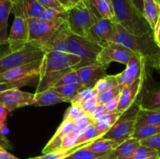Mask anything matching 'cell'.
Returning a JSON list of instances; mask_svg holds the SVG:
<instances>
[{"instance_id":"obj_1","label":"cell","mask_w":160,"mask_h":159,"mask_svg":"<svg viewBox=\"0 0 160 159\" xmlns=\"http://www.w3.org/2000/svg\"><path fill=\"white\" fill-rule=\"evenodd\" d=\"M112 42L120 44L145 59V64L154 68L160 67V48L156 43L152 33L134 35L116 23Z\"/></svg>"},{"instance_id":"obj_2","label":"cell","mask_w":160,"mask_h":159,"mask_svg":"<svg viewBox=\"0 0 160 159\" xmlns=\"http://www.w3.org/2000/svg\"><path fill=\"white\" fill-rule=\"evenodd\" d=\"M115 22L130 34L143 35L152 30L132 0H111Z\"/></svg>"},{"instance_id":"obj_3","label":"cell","mask_w":160,"mask_h":159,"mask_svg":"<svg viewBox=\"0 0 160 159\" xmlns=\"http://www.w3.org/2000/svg\"><path fill=\"white\" fill-rule=\"evenodd\" d=\"M100 18L88 0H81L66 11V23L70 33L86 37L89 30Z\"/></svg>"},{"instance_id":"obj_4","label":"cell","mask_w":160,"mask_h":159,"mask_svg":"<svg viewBox=\"0 0 160 159\" xmlns=\"http://www.w3.org/2000/svg\"><path fill=\"white\" fill-rule=\"evenodd\" d=\"M44 55L45 51L40 45L29 41L16 48L7 47L6 49L0 51V74L11 69L42 59Z\"/></svg>"},{"instance_id":"obj_5","label":"cell","mask_w":160,"mask_h":159,"mask_svg":"<svg viewBox=\"0 0 160 159\" xmlns=\"http://www.w3.org/2000/svg\"><path fill=\"white\" fill-rule=\"evenodd\" d=\"M139 109V101L136 100L135 102L131 107L121 113L110 129L100 138L112 140L122 143L125 140L131 137L135 129Z\"/></svg>"},{"instance_id":"obj_6","label":"cell","mask_w":160,"mask_h":159,"mask_svg":"<svg viewBox=\"0 0 160 159\" xmlns=\"http://www.w3.org/2000/svg\"><path fill=\"white\" fill-rule=\"evenodd\" d=\"M102 47L85 37L70 34L67 39V52L81 58V62L74 69L96 62L97 55Z\"/></svg>"},{"instance_id":"obj_7","label":"cell","mask_w":160,"mask_h":159,"mask_svg":"<svg viewBox=\"0 0 160 159\" xmlns=\"http://www.w3.org/2000/svg\"><path fill=\"white\" fill-rule=\"evenodd\" d=\"M65 20L66 18H58L52 20H45L39 18L28 19V41L40 45L42 48Z\"/></svg>"},{"instance_id":"obj_8","label":"cell","mask_w":160,"mask_h":159,"mask_svg":"<svg viewBox=\"0 0 160 159\" xmlns=\"http://www.w3.org/2000/svg\"><path fill=\"white\" fill-rule=\"evenodd\" d=\"M80 62L81 58L70 53H45L41 62L39 77L52 72L74 69Z\"/></svg>"},{"instance_id":"obj_9","label":"cell","mask_w":160,"mask_h":159,"mask_svg":"<svg viewBox=\"0 0 160 159\" xmlns=\"http://www.w3.org/2000/svg\"><path fill=\"white\" fill-rule=\"evenodd\" d=\"M42 59L11 69L0 74V82H26L28 84L39 77Z\"/></svg>"},{"instance_id":"obj_10","label":"cell","mask_w":160,"mask_h":159,"mask_svg":"<svg viewBox=\"0 0 160 159\" xmlns=\"http://www.w3.org/2000/svg\"><path fill=\"white\" fill-rule=\"evenodd\" d=\"M135 53L131 50L120 44L115 42H109L102 47L100 52L97 55L96 62L101 64H109L111 62H120V63H128L130 58Z\"/></svg>"},{"instance_id":"obj_11","label":"cell","mask_w":160,"mask_h":159,"mask_svg":"<svg viewBox=\"0 0 160 159\" xmlns=\"http://www.w3.org/2000/svg\"><path fill=\"white\" fill-rule=\"evenodd\" d=\"M34 94L22 91L20 89H10L0 93V106L8 112H12L19 108L32 105Z\"/></svg>"},{"instance_id":"obj_12","label":"cell","mask_w":160,"mask_h":159,"mask_svg":"<svg viewBox=\"0 0 160 159\" xmlns=\"http://www.w3.org/2000/svg\"><path fill=\"white\" fill-rule=\"evenodd\" d=\"M115 29V21L109 19L99 18L91 27L85 37L103 47L109 42H112Z\"/></svg>"},{"instance_id":"obj_13","label":"cell","mask_w":160,"mask_h":159,"mask_svg":"<svg viewBox=\"0 0 160 159\" xmlns=\"http://www.w3.org/2000/svg\"><path fill=\"white\" fill-rule=\"evenodd\" d=\"M109 65L108 64H101L96 62L74 70L83 87L84 89L93 88L100 79L107 75L106 70Z\"/></svg>"},{"instance_id":"obj_14","label":"cell","mask_w":160,"mask_h":159,"mask_svg":"<svg viewBox=\"0 0 160 159\" xmlns=\"http://www.w3.org/2000/svg\"><path fill=\"white\" fill-rule=\"evenodd\" d=\"M145 79V73L140 77L134 80L131 84L123 87L120 94L117 112L123 113L128 108L131 107L137 100L139 93L143 87L144 81Z\"/></svg>"},{"instance_id":"obj_15","label":"cell","mask_w":160,"mask_h":159,"mask_svg":"<svg viewBox=\"0 0 160 159\" xmlns=\"http://www.w3.org/2000/svg\"><path fill=\"white\" fill-rule=\"evenodd\" d=\"M70 34L65 20L42 47L45 53H68L67 39Z\"/></svg>"},{"instance_id":"obj_16","label":"cell","mask_w":160,"mask_h":159,"mask_svg":"<svg viewBox=\"0 0 160 159\" xmlns=\"http://www.w3.org/2000/svg\"><path fill=\"white\" fill-rule=\"evenodd\" d=\"M28 41V26L27 19L15 17L8 35L6 46L9 48H16Z\"/></svg>"},{"instance_id":"obj_17","label":"cell","mask_w":160,"mask_h":159,"mask_svg":"<svg viewBox=\"0 0 160 159\" xmlns=\"http://www.w3.org/2000/svg\"><path fill=\"white\" fill-rule=\"evenodd\" d=\"M45 7L36 0H17L13 2L11 12L14 17L24 19L38 18Z\"/></svg>"},{"instance_id":"obj_18","label":"cell","mask_w":160,"mask_h":159,"mask_svg":"<svg viewBox=\"0 0 160 159\" xmlns=\"http://www.w3.org/2000/svg\"><path fill=\"white\" fill-rule=\"evenodd\" d=\"M74 121H68V120L62 121V123L58 127V129H56V132L51 138V140L47 143L45 147L43 148L42 154H47L48 152L59 149L62 139L66 136L68 135L69 133L73 132V129H74Z\"/></svg>"},{"instance_id":"obj_19","label":"cell","mask_w":160,"mask_h":159,"mask_svg":"<svg viewBox=\"0 0 160 159\" xmlns=\"http://www.w3.org/2000/svg\"><path fill=\"white\" fill-rule=\"evenodd\" d=\"M34 94V101L32 105L36 107L51 106L59 103L66 102L63 97L61 96L52 88L47 89L41 92H35Z\"/></svg>"},{"instance_id":"obj_20","label":"cell","mask_w":160,"mask_h":159,"mask_svg":"<svg viewBox=\"0 0 160 159\" xmlns=\"http://www.w3.org/2000/svg\"><path fill=\"white\" fill-rule=\"evenodd\" d=\"M13 2L9 0L0 1V46L7 44L8 20Z\"/></svg>"},{"instance_id":"obj_21","label":"cell","mask_w":160,"mask_h":159,"mask_svg":"<svg viewBox=\"0 0 160 159\" xmlns=\"http://www.w3.org/2000/svg\"><path fill=\"white\" fill-rule=\"evenodd\" d=\"M140 144V141L137 139L130 137L112 151V154L115 159H131L134 151Z\"/></svg>"},{"instance_id":"obj_22","label":"cell","mask_w":160,"mask_h":159,"mask_svg":"<svg viewBox=\"0 0 160 159\" xmlns=\"http://www.w3.org/2000/svg\"><path fill=\"white\" fill-rule=\"evenodd\" d=\"M145 59L139 55H133L126 64L124 71L132 80L138 79L145 73Z\"/></svg>"},{"instance_id":"obj_23","label":"cell","mask_w":160,"mask_h":159,"mask_svg":"<svg viewBox=\"0 0 160 159\" xmlns=\"http://www.w3.org/2000/svg\"><path fill=\"white\" fill-rule=\"evenodd\" d=\"M142 14L153 31L160 17V6L154 0H142Z\"/></svg>"},{"instance_id":"obj_24","label":"cell","mask_w":160,"mask_h":159,"mask_svg":"<svg viewBox=\"0 0 160 159\" xmlns=\"http://www.w3.org/2000/svg\"><path fill=\"white\" fill-rule=\"evenodd\" d=\"M139 105L142 109L160 112V88L144 92Z\"/></svg>"},{"instance_id":"obj_25","label":"cell","mask_w":160,"mask_h":159,"mask_svg":"<svg viewBox=\"0 0 160 159\" xmlns=\"http://www.w3.org/2000/svg\"><path fill=\"white\" fill-rule=\"evenodd\" d=\"M121 143L112 140H106V139L98 138L90 143L84 145V147L90 151L101 154H106L113 151Z\"/></svg>"},{"instance_id":"obj_26","label":"cell","mask_w":160,"mask_h":159,"mask_svg":"<svg viewBox=\"0 0 160 159\" xmlns=\"http://www.w3.org/2000/svg\"><path fill=\"white\" fill-rule=\"evenodd\" d=\"M145 125L160 126V112L146 110L140 108L138 114L135 127Z\"/></svg>"},{"instance_id":"obj_27","label":"cell","mask_w":160,"mask_h":159,"mask_svg":"<svg viewBox=\"0 0 160 159\" xmlns=\"http://www.w3.org/2000/svg\"><path fill=\"white\" fill-rule=\"evenodd\" d=\"M96 10L100 18L109 19L115 21L113 7L111 0H88Z\"/></svg>"},{"instance_id":"obj_28","label":"cell","mask_w":160,"mask_h":159,"mask_svg":"<svg viewBox=\"0 0 160 159\" xmlns=\"http://www.w3.org/2000/svg\"><path fill=\"white\" fill-rule=\"evenodd\" d=\"M121 113L120 112H114V113H106V115L96 119L94 123L95 126L98 129L102 135H104L107 131L110 129L116 123L117 118L120 117Z\"/></svg>"},{"instance_id":"obj_29","label":"cell","mask_w":160,"mask_h":159,"mask_svg":"<svg viewBox=\"0 0 160 159\" xmlns=\"http://www.w3.org/2000/svg\"><path fill=\"white\" fill-rule=\"evenodd\" d=\"M102 136V134L98 131L95 124H92L89 126L85 130L81 132L78 137L75 143V147H83L87 143L99 138Z\"/></svg>"},{"instance_id":"obj_30","label":"cell","mask_w":160,"mask_h":159,"mask_svg":"<svg viewBox=\"0 0 160 159\" xmlns=\"http://www.w3.org/2000/svg\"><path fill=\"white\" fill-rule=\"evenodd\" d=\"M54 90H56L58 94L63 97L66 100V102H70L74 96H76L80 91L84 90V87L81 85V83L73 84H67V85L59 86V87H52Z\"/></svg>"},{"instance_id":"obj_31","label":"cell","mask_w":160,"mask_h":159,"mask_svg":"<svg viewBox=\"0 0 160 159\" xmlns=\"http://www.w3.org/2000/svg\"><path fill=\"white\" fill-rule=\"evenodd\" d=\"M159 133H160V126L145 125V126H136L131 137L141 141Z\"/></svg>"},{"instance_id":"obj_32","label":"cell","mask_w":160,"mask_h":159,"mask_svg":"<svg viewBox=\"0 0 160 159\" xmlns=\"http://www.w3.org/2000/svg\"><path fill=\"white\" fill-rule=\"evenodd\" d=\"M118 86V82H117L116 75H106L96 83L94 89L98 94L105 91V90H109V89L114 88Z\"/></svg>"},{"instance_id":"obj_33","label":"cell","mask_w":160,"mask_h":159,"mask_svg":"<svg viewBox=\"0 0 160 159\" xmlns=\"http://www.w3.org/2000/svg\"><path fill=\"white\" fill-rule=\"evenodd\" d=\"M105 154H106L94 152L83 146L82 147L78 148V150L73 151L64 159H99Z\"/></svg>"},{"instance_id":"obj_34","label":"cell","mask_w":160,"mask_h":159,"mask_svg":"<svg viewBox=\"0 0 160 159\" xmlns=\"http://www.w3.org/2000/svg\"><path fill=\"white\" fill-rule=\"evenodd\" d=\"M159 154L153 148L140 144L136 149L131 159H159Z\"/></svg>"},{"instance_id":"obj_35","label":"cell","mask_w":160,"mask_h":159,"mask_svg":"<svg viewBox=\"0 0 160 159\" xmlns=\"http://www.w3.org/2000/svg\"><path fill=\"white\" fill-rule=\"evenodd\" d=\"M80 148V147H76L70 148V149H62V148H59V149L56 150V151H51L47 154H44L42 155L38 156L39 159H64L67 157V156L70 155L71 153L75 151Z\"/></svg>"},{"instance_id":"obj_36","label":"cell","mask_w":160,"mask_h":159,"mask_svg":"<svg viewBox=\"0 0 160 159\" xmlns=\"http://www.w3.org/2000/svg\"><path fill=\"white\" fill-rule=\"evenodd\" d=\"M85 115L79 104H71V105L66 110L65 114L63 115L62 121L68 120V121H75L81 117Z\"/></svg>"},{"instance_id":"obj_37","label":"cell","mask_w":160,"mask_h":159,"mask_svg":"<svg viewBox=\"0 0 160 159\" xmlns=\"http://www.w3.org/2000/svg\"><path fill=\"white\" fill-rule=\"evenodd\" d=\"M120 91H121V88L118 86V87L105 90V91L101 92V93H98L96 94V99L97 101H98V104H105L108 101L112 100V98L117 97L118 94H120Z\"/></svg>"},{"instance_id":"obj_38","label":"cell","mask_w":160,"mask_h":159,"mask_svg":"<svg viewBox=\"0 0 160 159\" xmlns=\"http://www.w3.org/2000/svg\"><path fill=\"white\" fill-rule=\"evenodd\" d=\"M95 123V120L92 118L91 116L87 115H84V116L81 117L78 119L75 120V126L74 129H73V132L74 133H76L77 135L79 136L81 132H84L89 126L94 124Z\"/></svg>"},{"instance_id":"obj_39","label":"cell","mask_w":160,"mask_h":159,"mask_svg":"<svg viewBox=\"0 0 160 159\" xmlns=\"http://www.w3.org/2000/svg\"><path fill=\"white\" fill-rule=\"evenodd\" d=\"M67 11V10H66ZM66 11H61L54 8H45L38 18L45 20H52L58 18H66Z\"/></svg>"},{"instance_id":"obj_40","label":"cell","mask_w":160,"mask_h":159,"mask_svg":"<svg viewBox=\"0 0 160 159\" xmlns=\"http://www.w3.org/2000/svg\"><path fill=\"white\" fill-rule=\"evenodd\" d=\"M78 83H80L79 77H78V74H77L76 70L73 69L71 71H70L69 73L63 75V76L59 79V80L53 86V87H59V86L62 85H67V84H78Z\"/></svg>"},{"instance_id":"obj_41","label":"cell","mask_w":160,"mask_h":159,"mask_svg":"<svg viewBox=\"0 0 160 159\" xmlns=\"http://www.w3.org/2000/svg\"><path fill=\"white\" fill-rule=\"evenodd\" d=\"M79 105L81 106V108L83 109V111H84L85 115L91 116V115H92V113L95 112V108H96L97 105H98L96 95L84 100V101L80 103Z\"/></svg>"},{"instance_id":"obj_42","label":"cell","mask_w":160,"mask_h":159,"mask_svg":"<svg viewBox=\"0 0 160 159\" xmlns=\"http://www.w3.org/2000/svg\"><path fill=\"white\" fill-rule=\"evenodd\" d=\"M97 94V92L95 91V90L93 88H86L82 90L81 91H80L76 96H74L73 98V99L71 100L70 103L71 104H79L80 103L84 101V100L88 99L89 98H92V97L95 96Z\"/></svg>"},{"instance_id":"obj_43","label":"cell","mask_w":160,"mask_h":159,"mask_svg":"<svg viewBox=\"0 0 160 159\" xmlns=\"http://www.w3.org/2000/svg\"><path fill=\"white\" fill-rule=\"evenodd\" d=\"M140 143L141 144L149 147H152L156 150L158 152V154H159L160 157V133L156 134V135L149 137V138L141 140Z\"/></svg>"},{"instance_id":"obj_44","label":"cell","mask_w":160,"mask_h":159,"mask_svg":"<svg viewBox=\"0 0 160 159\" xmlns=\"http://www.w3.org/2000/svg\"><path fill=\"white\" fill-rule=\"evenodd\" d=\"M28 84L26 82H0V93L10 89H20V87Z\"/></svg>"},{"instance_id":"obj_45","label":"cell","mask_w":160,"mask_h":159,"mask_svg":"<svg viewBox=\"0 0 160 159\" xmlns=\"http://www.w3.org/2000/svg\"><path fill=\"white\" fill-rule=\"evenodd\" d=\"M117 76V82H118L119 87H120V88H123V87H126V86L129 85L134 80L131 79L129 76H128V74L126 73V72L123 70V72H121L120 73H118V74L116 75Z\"/></svg>"},{"instance_id":"obj_46","label":"cell","mask_w":160,"mask_h":159,"mask_svg":"<svg viewBox=\"0 0 160 159\" xmlns=\"http://www.w3.org/2000/svg\"><path fill=\"white\" fill-rule=\"evenodd\" d=\"M45 8H54L61 11H66V9L58 2V0H36Z\"/></svg>"},{"instance_id":"obj_47","label":"cell","mask_w":160,"mask_h":159,"mask_svg":"<svg viewBox=\"0 0 160 159\" xmlns=\"http://www.w3.org/2000/svg\"><path fill=\"white\" fill-rule=\"evenodd\" d=\"M119 100H120V94H118L117 97L113 98L112 100H110V101H109L107 103H106V104H104L107 113H114V112H117Z\"/></svg>"},{"instance_id":"obj_48","label":"cell","mask_w":160,"mask_h":159,"mask_svg":"<svg viewBox=\"0 0 160 159\" xmlns=\"http://www.w3.org/2000/svg\"><path fill=\"white\" fill-rule=\"evenodd\" d=\"M8 113L9 112L6 108L0 106V132L3 134H4V130L6 129V121L7 118Z\"/></svg>"},{"instance_id":"obj_49","label":"cell","mask_w":160,"mask_h":159,"mask_svg":"<svg viewBox=\"0 0 160 159\" xmlns=\"http://www.w3.org/2000/svg\"><path fill=\"white\" fill-rule=\"evenodd\" d=\"M106 113H107V112H106V108H105L104 104H98L95 112L92 113V115H91V117H92V118L95 121V120L98 119V118L102 117V115H106Z\"/></svg>"},{"instance_id":"obj_50","label":"cell","mask_w":160,"mask_h":159,"mask_svg":"<svg viewBox=\"0 0 160 159\" xmlns=\"http://www.w3.org/2000/svg\"><path fill=\"white\" fill-rule=\"evenodd\" d=\"M153 36H154L155 41L160 48V17L157 23H156V26H155L154 30H153Z\"/></svg>"},{"instance_id":"obj_51","label":"cell","mask_w":160,"mask_h":159,"mask_svg":"<svg viewBox=\"0 0 160 159\" xmlns=\"http://www.w3.org/2000/svg\"><path fill=\"white\" fill-rule=\"evenodd\" d=\"M0 159H19L18 157H15L14 155H12V154H10L9 152H8L6 151V149L5 147H3L2 146L0 145Z\"/></svg>"},{"instance_id":"obj_52","label":"cell","mask_w":160,"mask_h":159,"mask_svg":"<svg viewBox=\"0 0 160 159\" xmlns=\"http://www.w3.org/2000/svg\"><path fill=\"white\" fill-rule=\"evenodd\" d=\"M0 145L2 146L3 147L6 148H10L11 147V144L9 143V140L6 137V136L4 135L3 133H2L0 132Z\"/></svg>"},{"instance_id":"obj_53","label":"cell","mask_w":160,"mask_h":159,"mask_svg":"<svg viewBox=\"0 0 160 159\" xmlns=\"http://www.w3.org/2000/svg\"><path fill=\"white\" fill-rule=\"evenodd\" d=\"M139 10L142 12V0H132Z\"/></svg>"},{"instance_id":"obj_54","label":"cell","mask_w":160,"mask_h":159,"mask_svg":"<svg viewBox=\"0 0 160 159\" xmlns=\"http://www.w3.org/2000/svg\"><path fill=\"white\" fill-rule=\"evenodd\" d=\"M81 1V0H68V5H67V9H68V8L72 7V6H73L74 5H76L77 3H78Z\"/></svg>"},{"instance_id":"obj_55","label":"cell","mask_w":160,"mask_h":159,"mask_svg":"<svg viewBox=\"0 0 160 159\" xmlns=\"http://www.w3.org/2000/svg\"><path fill=\"white\" fill-rule=\"evenodd\" d=\"M58 2H59L65 8L66 10H67V5H68V0H58Z\"/></svg>"},{"instance_id":"obj_56","label":"cell","mask_w":160,"mask_h":159,"mask_svg":"<svg viewBox=\"0 0 160 159\" xmlns=\"http://www.w3.org/2000/svg\"><path fill=\"white\" fill-rule=\"evenodd\" d=\"M154 1L156 2V3L158 5V6H160V0H154Z\"/></svg>"},{"instance_id":"obj_57","label":"cell","mask_w":160,"mask_h":159,"mask_svg":"<svg viewBox=\"0 0 160 159\" xmlns=\"http://www.w3.org/2000/svg\"><path fill=\"white\" fill-rule=\"evenodd\" d=\"M0 1H6V0H0ZM9 1L12 2H14L15 1H17V0H9Z\"/></svg>"},{"instance_id":"obj_58","label":"cell","mask_w":160,"mask_h":159,"mask_svg":"<svg viewBox=\"0 0 160 159\" xmlns=\"http://www.w3.org/2000/svg\"><path fill=\"white\" fill-rule=\"evenodd\" d=\"M29 159H39L38 157H31V158H29Z\"/></svg>"},{"instance_id":"obj_59","label":"cell","mask_w":160,"mask_h":159,"mask_svg":"<svg viewBox=\"0 0 160 159\" xmlns=\"http://www.w3.org/2000/svg\"><path fill=\"white\" fill-rule=\"evenodd\" d=\"M159 159H160V158H159Z\"/></svg>"}]
</instances>
